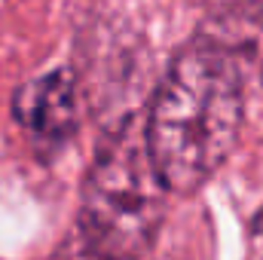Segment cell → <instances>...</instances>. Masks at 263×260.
<instances>
[{"label": "cell", "instance_id": "3", "mask_svg": "<svg viewBox=\"0 0 263 260\" xmlns=\"http://www.w3.org/2000/svg\"><path fill=\"white\" fill-rule=\"evenodd\" d=\"M12 117L37 141L62 144L80 126V86L70 67L49 70L12 95Z\"/></svg>", "mask_w": 263, "mask_h": 260}, {"label": "cell", "instance_id": "1", "mask_svg": "<svg viewBox=\"0 0 263 260\" xmlns=\"http://www.w3.org/2000/svg\"><path fill=\"white\" fill-rule=\"evenodd\" d=\"M245 120V89L236 52L211 37L190 40L153 92L144 138L165 190L181 196L230 159Z\"/></svg>", "mask_w": 263, "mask_h": 260}, {"label": "cell", "instance_id": "2", "mask_svg": "<svg viewBox=\"0 0 263 260\" xmlns=\"http://www.w3.org/2000/svg\"><path fill=\"white\" fill-rule=\"evenodd\" d=\"M165 193L147 150L144 123L126 117L101 138L92 156L77 230L104 260H138L159 233Z\"/></svg>", "mask_w": 263, "mask_h": 260}, {"label": "cell", "instance_id": "4", "mask_svg": "<svg viewBox=\"0 0 263 260\" xmlns=\"http://www.w3.org/2000/svg\"><path fill=\"white\" fill-rule=\"evenodd\" d=\"M52 260H104L89 242H86V236L73 227L70 233H67V239L59 245V251L52 254Z\"/></svg>", "mask_w": 263, "mask_h": 260}]
</instances>
